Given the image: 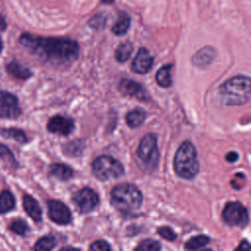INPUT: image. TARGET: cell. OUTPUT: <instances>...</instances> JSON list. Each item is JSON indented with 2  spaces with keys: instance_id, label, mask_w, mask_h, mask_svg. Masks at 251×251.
<instances>
[{
  "instance_id": "1",
  "label": "cell",
  "mask_w": 251,
  "mask_h": 251,
  "mask_svg": "<svg viewBox=\"0 0 251 251\" xmlns=\"http://www.w3.org/2000/svg\"><path fill=\"white\" fill-rule=\"evenodd\" d=\"M19 42L40 59L60 65L75 61L79 51L78 43L70 38L42 37L30 33H23L19 38Z\"/></svg>"
},
{
  "instance_id": "2",
  "label": "cell",
  "mask_w": 251,
  "mask_h": 251,
  "mask_svg": "<svg viewBox=\"0 0 251 251\" xmlns=\"http://www.w3.org/2000/svg\"><path fill=\"white\" fill-rule=\"evenodd\" d=\"M250 78L236 75L226 80L219 90V97L223 104L241 105L250 99Z\"/></svg>"
},
{
  "instance_id": "3",
  "label": "cell",
  "mask_w": 251,
  "mask_h": 251,
  "mask_svg": "<svg viewBox=\"0 0 251 251\" xmlns=\"http://www.w3.org/2000/svg\"><path fill=\"white\" fill-rule=\"evenodd\" d=\"M174 168L177 176L185 179H192L199 171V162L194 145L190 141H184L176 152Z\"/></svg>"
},
{
  "instance_id": "4",
  "label": "cell",
  "mask_w": 251,
  "mask_h": 251,
  "mask_svg": "<svg viewBox=\"0 0 251 251\" xmlns=\"http://www.w3.org/2000/svg\"><path fill=\"white\" fill-rule=\"evenodd\" d=\"M111 203L122 212H130L138 209L142 204V194L139 189L130 183H121L111 191Z\"/></svg>"
},
{
  "instance_id": "5",
  "label": "cell",
  "mask_w": 251,
  "mask_h": 251,
  "mask_svg": "<svg viewBox=\"0 0 251 251\" xmlns=\"http://www.w3.org/2000/svg\"><path fill=\"white\" fill-rule=\"evenodd\" d=\"M137 158L146 171H153L159 161V150L157 144V136L154 133L144 135L137 148Z\"/></svg>"
},
{
  "instance_id": "6",
  "label": "cell",
  "mask_w": 251,
  "mask_h": 251,
  "mask_svg": "<svg viewBox=\"0 0 251 251\" xmlns=\"http://www.w3.org/2000/svg\"><path fill=\"white\" fill-rule=\"evenodd\" d=\"M93 175L101 180H109L122 176L125 173L124 167L113 157L110 156H99L92 163Z\"/></svg>"
},
{
  "instance_id": "7",
  "label": "cell",
  "mask_w": 251,
  "mask_h": 251,
  "mask_svg": "<svg viewBox=\"0 0 251 251\" xmlns=\"http://www.w3.org/2000/svg\"><path fill=\"white\" fill-rule=\"evenodd\" d=\"M223 219L231 226L244 227L249 221L247 209L240 202H228L223 210Z\"/></svg>"
},
{
  "instance_id": "8",
  "label": "cell",
  "mask_w": 251,
  "mask_h": 251,
  "mask_svg": "<svg viewBox=\"0 0 251 251\" xmlns=\"http://www.w3.org/2000/svg\"><path fill=\"white\" fill-rule=\"evenodd\" d=\"M22 115L18 97L9 91L0 90V118L16 120Z\"/></svg>"
},
{
  "instance_id": "9",
  "label": "cell",
  "mask_w": 251,
  "mask_h": 251,
  "mask_svg": "<svg viewBox=\"0 0 251 251\" xmlns=\"http://www.w3.org/2000/svg\"><path fill=\"white\" fill-rule=\"evenodd\" d=\"M73 201L81 213H89L97 207L99 198L91 188L84 187L74 194Z\"/></svg>"
},
{
  "instance_id": "10",
  "label": "cell",
  "mask_w": 251,
  "mask_h": 251,
  "mask_svg": "<svg viewBox=\"0 0 251 251\" xmlns=\"http://www.w3.org/2000/svg\"><path fill=\"white\" fill-rule=\"evenodd\" d=\"M47 206L48 216L52 222L58 225H67L71 222V212L64 203L58 200H49Z\"/></svg>"
},
{
  "instance_id": "11",
  "label": "cell",
  "mask_w": 251,
  "mask_h": 251,
  "mask_svg": "<svg viewBox=\"0 0 251 251\" xmlns=\"http://www.w3.org/2000/svg\"><path fill=\"white\" fill-rule=\"evenodd\" d=\"M75 127V123L73 119L57 115L52 117L47 124V129L56 134L60 135H69Z\"/></svg>"
},
{
  "instance_id": "12",
  "label": "cell",
  "mask_w": 251,
  "mask_h": 251,
  "mask_svg": "<svg viewBox=\"0 0 251 251\" xmlns=\"http://www.w3.org/2000/svg\"><path fill=\"white\" fill-rule=\"evenodd\" d=\"M153 67V57L146 48H140L132 61V69L137 74H146Z\"/></svg>"
},
{
  "instance_id": "13",
  "label": "cell",
  "mask_w": 251,
  "mask_h": 251,
  "mask_svg": "<svg viewBox=\"0 0 251 251\" xmlns=\"http://www.w3.org/2000/svg\"><path fill=\"white\" fill-rule=\"evenodd\" d=\"M121 91L127 96L135 97L137 99H145V90L136 81L129 78H124L120 82Z\"/></svg>"
},
{
  "instance_id": "14",
  "label": "cell",
  "mask_w": 251,
  "mask_h": 251,
  "mask_svg": "<svg viewBox=\"0 0 251 251\" xmlns=\"http://www.w3.org/2000/svg\"><path fill=\"white\" fill-rule=\"evenodd\" d=\"M23 207L25 213L36 223H40L42 220V210L38 202L30 195L25 194L23 197Z\"/></svg>"
},
{
  "instance_id": "15",
  "label": "cell",
  "mask_w": 251,
  "mask_h": 251,
  "mask_svg": "<svg viewBox=\"0 0 251 251\" xmlns=\"http://www.w3.org/2000/svg\"><path fill=\"white\" fill-rule=\"evenodd\" d=\"M5 68L9 75H11L12 76L19 78V79L25 80L32 75V72L27 67L24 66L23 64H21L20 62H18L16 60H12V61L8 62L5 66Z\"/></svg>"
},
{
  "instance_id": "16",
  "label": "cell",
  "mask_w": 251,
  "mask_h": 251,
  "mask_svg": "<svg viewBox=\"0 0 251 251\" xmlns=\"http://www.w3.org/2000/svg\"><path fill=\"white\" fill-rule=\"evenodd\" d=\"M216 57V51L213 47L211 46H205L201 48L197 53L193 56V63L194 65L200 67V68H205L208 65H210Z\"/></svg>"
},
{
  "instance_id": "17",
  "label": "cell",
  "mask_w": 251,
  "mask_h": 251,
  "mask_svg": "<svg viewBox=\"0 0 251 251\" xmlns=\"http://www.w3.org/2000/svg\"><path fill=\"white\" fill-rule=\"evenodd\" d=\"M130 17L127 13L126 12H121L118 16V20L112 26V31L116 35H124L127 32V30L130 27Z\"/></svg>"
},
{
  "instance_id": "18",
  "label": "cell",
  "mask_w": 251,
  "mask_h": 251,
  "mask_svg": "<svg viewBox=\"0 0 251 251\" xmlns=\"http://www.w3.org/2000/svg\"><path fill=\"white\" fill-rule=\"evenodd\" d=\"M0 135L7 139H13L22 144L28 142L25 132L18 127H2L0 128Z\"/></svg>"
},
{
  "instance_id": "19",
  "label": "cell",
  "mask_w": 251,
  "mask_h": 251,
  "mask_svg": "<svg viewBox=\"0 0 251 251\" xmlns=\"http://www.w3.org/2000/svg\"><path fill=\"white\" fill-rule=\"evenodd\" d=\"M16 207V199L14 194L8 190L4 189L0 192V214H7L14 210Z\"/></svg>"
},
{
  "instance_id": "20",
  "label": "cell",
  "mask_w": 251,
  "mask_h": 251,
  "mask_svg": "<svg viewBox=\"0 0 251 251\" xmlns=\"http://www.w3.org/2000/svg\"><path fill=\"white\" fill-rule=\"evenodd\" d=\"M49 174L60 180H68L73 176V170L65 164H53L50 166Z\"/></svg>"
},
{
  "instance_id": "21",
  "label": "cell",
  "mask_w": 251,
  "mask_h": 251,
  "mask_svg": "<svg viewBox=\"0 0 251 251\" xmlns=\"http://www.w3.org/2000/svg\"><path fill=\"white\" fill-rule=\"evenodd\" d=\"M173 65L167 64L161 67L157 74H156V81L162 87H170L172 85V75H171V69Z\"/></svg>"
},
{
  "instance_id": "22",
  "label": "cell",
  "mask_w": 251,
  "mask_h": 251,
  "mask_svg": "<svg viewBox=\"0 0 251 251\" xmlns=\"http://www.w3.org/2000/svg\"><path fill=\"white\" fill-rule=\"evenodd\" d=\"M146 114L142 109H134L129 111L126 116V122L129 127H138L145 120Z\"/></svg>"
},
{
  "instance_id": "23",
  "label": "cell",
  "mask_w": 251,
  "mask_h": 251,
  "mask_svg": "<svg viewBox=\"0 0 251 251\" xmlns=\"http://www.w3.org/2000/svg\"><path fill=\"white\" fill-rule=\"evenodd\" d=\"M132 51H133V45L130 41H125V42L121 43L117 47L116 52H115L117 61H119L120 63H124V62L127 61L128 58L130 57Z\"/></svg>"
},
{
  "instance_id": "24",
  "label": "cell",
  "mask_w": 251,
  "mask_h": 251,
  "mask_svg": "<svg viewBox=\"0 0 251 251\" xmlns=\"http://www.w3.org/2000/svg\"><path fill=\"white\" fill-rule=\"evenodd\" d=\"M0 159L6 164L9 165L13 169H17L19 167L18 161L15 158L14 153L10 150V148L0 142Z\"/></svg>"
},
{
  "instance_id": "25",
  "label": "cell",
  "mask_w": 251,
  "mask_h": 251,
  "mask_svg": "<svg viewBox=\"0 0 251 251\" xmlns=\"http://www.w3.org/2000/svg\"><path fill=\"white\" fill-rule=\"evenodd\" d=\"M9 229L21 236H25L29 231V226L27 223L23 219H15L9 225Z\"/></svg>"
},
{
  "instance_id": "26",
  "label": "cell",
  "mask_w": 251,
  "mask_h": 251,
  "mask_svg": "<svg viewBox=\"0 0 251 251\" xmlns=\"http://www.w3.org/2000/svg\"><path fill=\"white\" fill-rule=\"evenodd\" d=\"M56 246V238L53 235H46L41 238H39L34 246V250H39V251H45V250H52Z\"/></svg>"
},
{
  "instance_id": "27",
  "label": "cell",
  "mask_w": 251,
  "mask_h": 251,
  "mask_svg": "<svg viewBox=\"0 0 251 251\" xmlns=\"http://www.w3.org/2000/svg\"><path fill=\"white\" fill-rule=\"evenodd\" d=\"M210 241V238L204 234H200L197 236L191 237L189 240L186 241L185 243V248L189 250L193 249H199L204 246H206Z\"/></svg>"
},
{
  "instance_id": "28",
  "label": "cell",
  "mask_w": 251,
  "mask_h": 251,
  "mask_svg": "<svg viewBox=\"0 0 251 251\" xmlns=\"http://www.w3.org/2000/svg\"><path fill=\"white\" fill-rule=\"evenodd\" d=\"M136 250H144V251H157L161 249V245L158 241L154 239H144L142 240L138 246L135 248Z\"/></svg>"
},
{
  "instance_id": "29",
  "label": "cell",
  "mask_w": 251,
  "mask_h": 251,
  "mask_svg": "<svg viewBox=\"0 0 251 251\" xmlns=\"http://www.w3.org/2000/svg\"><path fill=\"white\" fill-rule=\"evenodd\" d=\"M157 232L160 234L161 237H163L169 241H173L176 238V232L169 226H162V227L158 228Z\"/></svg>"
},
{
  "instance_id": "30",
  "label": "cell",
  "mask_w": 251,
  "mask_h": 251,
  "mask_svg": "<svg viewBox=\"0 0 251 251\" xmlns=\"http://www.w3.org/2000/svg\"><path fill=\"white\" fill-rule=\"evenodd\" d=\"M105 22H106V18L104 17V15L103 14H98L90 20L89 25L93 28H103V26L105 25Z\"/></svg>"
},
{
  "instance_id": "31",
  "label": "cell",
  "mask_w": 251,
  "mask_h": 251,
  "mask_svg": "<svg viewBox=\"0 0 251 251\" xmlns=\"http://www.w3.org/2000/svg\"><path fill=\"white\" fill-rule=\"evenodd\" d=\"M90 249L95 251H105V250H111V246L105 240H96L91 244Z\"/></svg>"
},
{
  "instance_id": "32",
  "label": "cell",
  "mask_w": 251,
  "mask_h": 251,
  "mask_svg": "<svg viewBox=\"0 0 251 251\" xmlns=\"http://www.w3.org/2000/svg\"><path fill=\"white\" fill-rule=\"evenodd\" d=\"M226 161H228L229 163H234L235 161H237L238 159V154L234 151H230L226 155Z\"/></svg>"
},
{
  "instance_id": "33",
  "label": "cell",
  "mask_w": 251,
  "mask_h": 251,
  "mask_svg": "<svg viewBox=\"0 0 251 251\" xmlns=\"http://www.w3.org/2000/svg\"><path fill=\"white\" fill-rule=\"evenodd\" d=\"M7 27V24L5 19L2 17V15L0 14V31H4Z\"/></svg>"
},
{
  "instance_id": "34",
  "label": "cell",
  "mask_w": 251,
  "mask_h": 251,
  "mask_svg": "<svg viewBox=\"0 0 251 251\" xmlns=\"http://www.w3.org/2000/svg\"><path fill=\"white\" fill-rule=\"evenodd\" d=\"M237 249H243V250H249L250 249V246H249V243L245 240V241H242L239 246L237 247Z\"/></svg>"
},
{
  "instance_id": "35",
  "label": "cell",
  "mask_w": 251,
  "mask_h": 251,
  "mask_svg": "<svg viewBox=\"0 0 251 251\" xmlns=\"http://www.w3.org/2000/svg\"><path fill=\"white\" fill-rule=\"evenodd\" d=\"M2 49H3V41H2V39L0 37V53L2 52Z\"/></svg>"
}]
</instances>
